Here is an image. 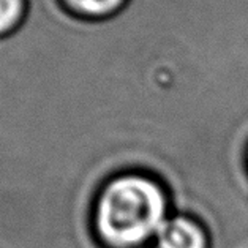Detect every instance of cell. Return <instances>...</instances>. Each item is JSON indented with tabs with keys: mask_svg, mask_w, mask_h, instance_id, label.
<instances>
[{
	"mask_svg": "<svg viewBox=\"0 0 248 248\" xmlns=\"http://www.w3.org/2000/svg\"><path fill=\"white\" fill-rule=\"evenodd\" d=\"M158 245L160 248H205V237L193 221L174 218L160 228Z\"/></svg>",
	"mask_w": 248,
	"mask_h": 248,
	"instance_id": "2",
	"label": "cell"
},
{
	"mask_svg": "<svg viewBox=\"0 0 248 248\" xmlns=\"http://www.w3.org/2000/svg\"><path fill=\"white\" fill-rule=\"evenodd\" d=\"M130 0H66V3L81 16L90 19H106L122 11Z\"/></svg>",
	"mask_w": 248,
	"mask_h": 248,
	"instance_id": "3",
	"label": "cell"
},
{
	"mask_svg": "<svg viewBox=\"0 0 248 248\" xmlns=\"http://www.w3.org/2000/svg\"><path fill=\"white\" fill-rule=\"evenodd\" d=\"M21 13V0H0V32L13 27Z\"/></svg>",
	"mask_w": 248,
	"mask_h": 248,
	"instance_id": "4",
	"label": "cell"
},
{
	"mask_svg": "<svg viewBox=\"0 0 248 248\" xmlns=\"http://www.w3.org/2000/svg\"><path fill=\"white\" fill-rule=\"evenodd\" d=\"M165 212V196L154 182L141 177H124L112 182L103 193L98 228L112 245H136L160 231Z\"/></svg>",
	"mask_w": 248,
	"mask_h": 248,
	"instance_id": "1",
	"label": "cell"
}]
</instances>
